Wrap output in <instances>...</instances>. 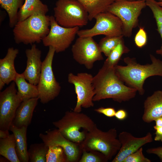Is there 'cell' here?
Returning <instances> with one entry per match:
<instances>
[{"label": "cell", "instance_id": "obj_35", "mask_svg": "<svg viewBox=\"0 0 162 162\" xmlns=\"http://www.w3.org/2000/svg\"><path fill=\"white\" fill-rule=\"evenodd\" d=\"M146 152L148 154H153L156 155L162 162V146L148 148L146 150Z\"/></svg>", "mask_w": 162, "mask_h": 162}, {"label": "cell", "instance_id": "obj_13", "mask_svg": "<svg viewBox=\"0 0 162 162\" xmlns=\"http://www.w3.org/2000/svg\"><path fill=\"white\" fill-rule=\"evenodd\" d=\"M15 82L0 92V130H9L16 110L22 101L17 93Z\"/></svg>", "mask_w": 162, "mask_h": 162}, {"label": "cell", "instance_id": "obj_24", "mask_svg": "<svg viewBox=\"0 0 162 162\" xmlns=\"http://www.w3.org/2000/svg\"><path fill=\"white\" fill-rule=\"evenodd\" d=\"M0 154L11 162H20L16 152L14 134L7 138H0Z\"/></svg>", "mask_w": 162, "mask_h": 162}, {"label": "cell", "instance_id": "obj_17", "mask_svg": "<svg viewBox=\"0 0 162 162\" xmlns=\"http://www.w3.org/2000/svg\"><path fill=\"white\" fill-rule=\"evenodd\" d=\"M162 116V90L155 91L148 96L144 103L142 119L144 122L150 123Z\"/></svg>", "mask_w": 162, "mask_h": 162}, {"label": "cell", "instance_id": "obj_23", "mask_svg": "<svg viewBox=\"0 0 162 162\" xmlns=\"http://www.w3.org/2000/svg\"><path fill=\"white\" fill-rule=\"evenodd\" d=\"M87 11L89 21H91L98 14L106 11L114 0H76Z\"/></svg>", "mask_w": 162, "mask_h": 162}, {"label": "cell", "instance_id": "obj_27", "mask_svg": "<svg viewBox=\"0 0 162 162\" xmlns=\"http://www.w3.org/2000/svg\"><path fill=\"white\" fill-rule=\"evenodd\" d=\"M129 49L125 45L123 38L112 51L105 61L104 64L111 67L118 65L123 54L129 52Z\"/></svg>", "mask_w": 162, "mask_h": 162}, {"label": "cell", "instance_id": "obj_25", "mask_svg": "<svg viewBox=\"0 0 162 162\" xmlns=\"http://www.w3.org/2000/svg\"><path fill=\"white\" fill-rule=\"evenodd\" d=\"M25 0H0L1 7L7 12L11 28L14 27L18 22L19 10L23 4Z\"/></svg>", "mask_w": 162, "mask_h": 162}, {"label": "cell", "instance_id": "obj_8", "mask_svg": "<svg viewBox=\"0 0 162 162\" xmlns=\"http://www.w3.org/2000/svg\"><path fill=\"white\" fill-rule=\"evenodd\" d=\"M55 52L53 48L49 47L47 55L43 61L41 72L37 86L38 98L43 104L47 103L54 99L61 91V87L55 78L52 68Z\"/></svg>", "mask_w": 162, "mask_h": 162}, {"label": "cell", "instance_id": "obj_16", "mask_svg": "<svg viewBox=\"0 0 162 162\" xmlns=\"http://www.w3.org/2000/svg\"><path fill=\"white\" fill-rule=\"evenodd\" d=\"M27 58L26 66L22 73L26 79L35 86L38 85L42 68L41 51L34 44L25 51Z\"/></svg>", "mask_w": 162, "mask_h": 162}, {"label": "cell", "instance_id": "obj_36", "mask_svg": "<svg viewBox=\"0 0 162 162\" xmlns=\"http://www.w3.org/2000/svg\"><path fill=\"white\" fill-rule=\"evenodd\" d=\"M153 128L155 130L154 140L162 142V126L158 127L154 125Z\"/></svg>", "mask_w": 162, "mask_h": 162}, {"label": "cell", "instance_id": "obj_20", "mask_svg": "<svg viewBox=\"0 0 162 162\" xmlns=\"http://www.w3.org/2000/svg\"><path fill=\"white\" fill-rule=\"evenodd\" d=\"M27 128L24 126L18 128L11 124L9 129L14 136L16 151L20 162H29L26 137Z\"/></svg>", "mask_w": 162, "mask_h": 162}, {"label": "cell", "instance_id": "obj_3", "mask_svg": "<svg viewBox=\"0 0 162 162\" xmlns=\"http://www.w3.org/2000/svg\"><path fill=\"white\" fill-rule=\"evenodd\" d=\"M13 28L14 39L16 44L39 43L49 32L50 16L36 13L17 22Z\"/></svg>", "mask_w": 162, "mask_h": 162}, {"label": "cell", "instance_id": "obj_7", "mask_svg": "<svg viewBox=\"0 0 162 162\" xmlns=\"http://www.w3.org/2000/svg\"><path fill=\"white\" fill-rule=\"evenodd\" d=\"M145 0H114L106 10L117 16L123 24V36L131 37L138 25V18L146 6Z\"/></svg>", "mask_w": 162, "mask_h": 162}, {"label": "cell", "instance_id": "obj_18", "mask_svg": "<svg viewBox=\"0 0 162 162\" xmlns=\"http://www.w3.org/2000/svg\"><path fill=\"white\" fill-rule=\"evenodd\" d=\"M39 99L37 97L22 101L16 110L12 124L18 128L28 127L31 123Z\"/></svg>", "mask_w": 162, "mask_h": 162}, {"label": "cell", "instance_id": "obj_31", "mask_svg": "<svg viewBox=\"0 0 162 162\" xmlns=\"http://www.w3.org/2000/svg\"><path fill=\"white\" fill-rule=\"evenodd\" d=\"M82 154L79 162H107L108 160L101 153L96 152V151L87 152L82 150Z\"/></svg>", "mask_w": 162, "mask_h": 162}, {"label": "cell", "instance_id": "obj_32", "mask_svg": "<svg viewBox=\"0 0 162 162\" xmlns=\"http://www.w3.org/2000/svg\"><path fill=\"white\" fill-rule=\"evenodd\" d=\"M149 159L146 158L143 153V148L141 147L136 151L127 157L123 162H151Z\"/></svg>", "mask_w": 162, "mask_h": 162}, {"label": "cell", "instance_id": "obj_33", "mask_svg": "<svg viewBox=\"0 0 162 162\" xmlns=\"http://www.w3.org/2000/svg\"><path fill=\"white\" fill-rule=\"evenodd\" d=\"M134 41L135 45L138 48H142L146 45L147 41V36L143 27H141L140 28L135 35Z\"/></svg>", "mask_w": 162, "mask_h": 162}, {"label": "cell", "instance_id": "obj_40", "mask_svg": "<svg viewBox=\"0 0 162 162\" xmlns=\"http://www.w3.org/2000/svg\"><path fill=\"white\" fill-rule=\"evenodd\" d=\"M5 83L4 81L0 78V90H1L4 86Z\"/></svg>", "mask_w": 162, "mask_h": 162}, {"label": "cell", "instance_id": "obj_14", "mask_svg": "<svg viewBox=\"0 0 162 162\" xmlns=\"http://www.w3.org/2000/svg\"><path fill=\"white\" fill-rule=\"evenodd\" d=\"M39 136L49 147L62 148L66 155L67 162H76L77 160L81 149L79 144L67 139L58 129L47 130L45 134L40 133Z\"/></svg>", "mask_w": 162, "mask_h": 162}, {"label": "cell", "instance_id": "obj_21", "mask_svg": "<svg viewBox=\"0 0 162 162\" xmlns=\"http://www.w3.org/2000/svg\"><path fill=\"white\" fill-rule=\"evenodd\" d=\"M22 73H17L14 81L17 88V94L22 101L38 97L37 86L28 82Z\"/></svg>", "mask_w": 162, "mask_h": 162}, {"label": "cell", "instance_id": "obj_15", "mask_svg": "<svg viewBox=\"0 0 162 162\" xmlns=\"http://www.w3.org/2000/svg\"><path fill=\"white\" fill-rule=\"evenodd\" d=\"M121 143V148L112 162H123L128 156L136 151L143 146L152 142V134L148 132L142 137H137L127 131H122L118 135Z\"/></svg>", "mask_w": 162, "mask_h": 162}, {"label": "cell", "instance_id": "obj_4", "mask_svg": "<svg viewBox=\"0 0 162 162\" xmlns=\"http://www.w3.org/2000/svg\"><path fill=\"white\" fill-rule=\"evenodd\" d=\"M117 136L115 128L104 131L96 126L86 133L84 139L79 144L82 151L98 152L104 154L108 160H111L116 155L121 146Z\"/></svg>", "mask_w": 162, "mask_h": 162}, {"label": "cell", "instance_id": "obj_26", "mask_svg": "<svg viewBox=\"0 0 162 162\" xmlns=\"http://www.w3.org/2000/svg\"><path fill=\"white\" fill-rule=\"evenodd\" d=\"M49 149L44 142L32 144L28 150L29 161L46 162V155Z\"/></svg>", "mask_w": 162, "mask_h": 162}, {"label": "cell", "instance_id": "obj_6", "mask_svg": "<svg viewBox=\"0 0 162 162\" xmlns=\"http://www.w3.org/2000/svg\"><path fill=\"white\" fill-rule=\"evenodd\" d=\"M53 10L56 21L64 27L82 26L89 21L87 11L76 0H58Z\"/></svg>", "mask_w": 162, "mask_h": 162}, {"label": "cell", "instance_id": "obj_9", "mask_svg": "<svg viewBox=\"0 0 162 162\" xmlns=\"http://www.w3.org/2000/svg\"><path fill=\"white\" fill-rule=\"evenodd\" d=\"M96 22L90 29L79 30V37H91L104 35L110 37L123 36V24L116 16L107 11L97 14L94 17Z\"/></svg>", "mask_w": 162, "mask_h": 162}, {"label": "cell", "instance_id": "obj_5", "mask_svg": "<svg viewBox=\"0 0 162 162\" xmlns=\"http://www.w3.org/2000/svg\"><path fill=\"white\" fill-rule=\"evenodd\" d=\"M52 124L65 138L78 144L83 141L86 136L85 132L80 131L81 128L89 131L97 126L87 115L74 110L66 112L61 119Z\"/></svg>", "mask_w": 162, "mask_h": 162}, {"label": "cell", "instance_id": "obj_42", "mask_svg": "<svg viewBox=\"0 0 162 162\" xmlns=\"http://www.w3.org/2000/svg\"><path fill=\"white\" fill-rule=\"evenodd\" d=\"M158 0L159 1H162V0Z\"/></svg>", "mask_w": 162, "mask_h": 162}, {"label": "cell", "instance_id": "obj_37", "mask_svg": "<svg viewBox=\"0 0 162 162\" xmlns=\"http://www.w3.org/2000/svg\"><path fill=\"white\" fill-rule=\"evenodd\" d=\"M115 116L119 120H123L127 118V113L125 110L120 109L116 111Z\"/></svg>", "mask_w": 162, "mask_h": 162}, {"label": "cell", "instance_id": "obj_43", "mask_svg": "<svg viewBox=\"0 0 162 162\" xmlns=\"http://www.w3.org/2000/svg\"></svg>", "mask_w": 162, "mask_h": 162}, {"label": "cell", "instance_id": "obj_41", "mask_svg": "<svg viewBox=\"0 0 162 162\" xmlns=\"http://www.w3.org/2000/svg\"><path fill=\"white\" fill-rule=\"evenodd\" d=\"M158 4L162 8V1H160L157 2Z\"/></svg>", "mask_w": 162, "mask_h": 162}, {"label": "cell", "instance_id": "obj_30", "mask_svg": "<svg viewBox=\"0 0 162 162\" xmlns=\"http://www.w3.org/2000/svg\"><path fill=\"white\" fill-rule=\"evenodd\" d=\"M46 159V162H67L64 150L59 146L49 147Z\"/></svg>", "mask_w": 162, "mask_h": 162}, {"label": "cell", "instance_id": "obj_11", "mask_svg": "<svg viewBox=\"0 0 162 162\" xmlns=\"http://www.w3.org/2000/svg\"><path fill=\"white\" fill-rule=\"evenodd\" d=\"M71 51L74 60L88 69H92L95 62L104 59L98 44L93 37H79L72 46Z\"/></svg>", "mask_w": 162, "mask_h": 162}, {"label": "cell", "instance_id": "obj_1", "mask_svg": "<svg viewBox=\"0 0 162 162\" xmlns=\"http://www.w3.org/2000/svg\"><path fill=\"white\" fill-rule=\"evenodd\" d=\"M92 84L95 93L93 101L110 98L121 103L134 98L137 92L124 84L117 74L115 67L104 64L93 76Z\"/></svg>", "mask_w": 162, "mask_h": 162}, {"label": "cell", "instance_id": "obj_34", "mask_svg": "<svg viewBox=\"0 0 162 162\" xmlns=\"http://www.w3.org/2000/svg\"><path fill=\"white\" fill-rule=\"evenodd\" d=\"M94 111L98 113L102 114L109 117L114 116L116 112L113 108H105L103 107L96 109L94 110Z\"/></svg>", "mask_w": 162, "mask_h": 162}, {"label": "cell", "instance_id": "obj_10", "mask_svg": "<svg viewBox=\"0 0 162 162\" xmlns=\"http://www.w3.org/2000/svg\"><path fill=\"white\" fill-rule=\"evenodd\" d=\"M93 77L90 74L80 73L75 75L68 74V82L73 84L77 96V101L73 110L81 112L82 108H88L94 106L93 98L94 95L93 86Z\"/></svg>", "mask_w": 162, "mask_h": 162}, {"label": "cell", "instance_id": "obj_29", "mask_svg": "<svg viewBox=\"0 0 162 162\" xmlns=\"http://www.w3.org/2000/svg\"><path fill=\"white\" fill-rule=\"evenodd\" d=\"M123 36L119 37L106 36L102 38L98 44L101 52L107 57L123 38Z\"/></svg>", "mask_w": 162, "mask_h": 162}, {"label": "cell", "instance_id": "obj_22", "mask_svg": "<svg viewBox=\"0 0 162 162\" xmlns=\"http://www.w3.org/2000/svg\"><path fill=\"white\" fill-rule=\"evenodd\" d=\"M48 10L47 6L40 0H25L18 12V22L22 21L36 13L46 14Z\"/></svg>", "mask_w": 162, "mask_h": 162}, {"label": "cell", "instance_id": "obj_38", "mask_svg": "<svg viewBox=\"0 0 162 162\" xmlns=\"http://www.w3.org/2000/svg\"><path fill=\"white\" fill-rule=\"evenodd\" d=\"M9 130H0V138H5L8 137L10 135Z\"/></svg>", "mask_w": 162, "mask_h": 162}, {"label": "cell", "instance_id": "obj_2", "mask_svg": "<svg viewBox=\"0 0 162 162\" xmlns=\"http://www.w3.org/2000/svg\"><path fill=\"white\" fill-rule=\"evenodd\" d=\"M151 64L142 65L138 63L134 58H124L126 66L117 65L115 68L120 79L128 86L135 89L141 95L145 93L143 85L145 80L153 76L162 77V60L150 55Z\"/></svg>", "mask_w": 162, "mask_h": 162}, {"label": "cell", "instance_id": "obj_28", "mask_svg": "<svg viewBox=\"0 0 162 162\" xmlns=\"http://www.w3.org/2000/svg\"><path fill=\"white\" fill-rule=\"evenodd\" d=\"M146 6L151 10L155 19L157 30L160 34L162 41V8L155 0H145ZM156 53L162 57V43L160 48L157 50Z\"/></svg>", "mask_w": 162, "mask_h": 162}, {"label": "cell", "instance_id": "obj_12", "mask_svg": "<svg viewBox=\"0 0 162 162\" xmlns=\"http://www.w3.org/2000/svg\"><path fill=\"white\" fill-rule=\"evenodd\" d=\"M79 30L78 27L67 28L59 25L51 16L49 32L42 42L45 46L53 48L56 52H62L70 46Z\"/></svg>", "mask_w": 162, "mask_h": 162}, {"label": "cell", "instance_id": "obj_19", "mask_svg": "<svg viewBox=\"0 0 162 162\" xmlns=\"http://www.w3.org/2000/svg\"><path fill=\"white\" fill-rule=\"evenodd\" d=\"M19 52L18 49L8 48L5 57L0 59V78L8 85L14 81L17 73L14 67V61Z\"/></svg>", "mask_w": 162, "mask_h": 162}, {"label": "cell", "instance_id": "obj_39", "mask_svg": "<svg viewBox=\"0 0 162 162\" xmlns=\"http://www.w3.org/2000/svg\"><path fill=\"white\" fill-rule=\"evenodd\" d=\"M154 121L155 123V126L158 127L162 126V116L157 118Z\"/></svg>", "mask_w": 162, "mask_h": 162}]
</instances>
